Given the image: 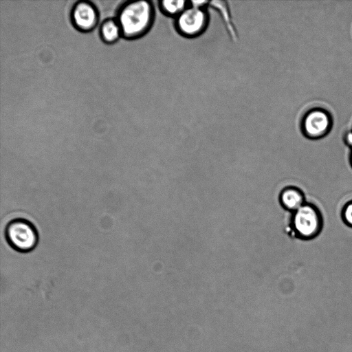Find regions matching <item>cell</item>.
<instances>
[{
  "label": "cell",
  "instance_id": "obj_1",
  "mask_svg": "<svg viewBox=\"0 0 352 352\" xmlns=\"http://www.w3.org/2000/svg\"><path fill=\"white\" fill-rule=\"evenodd\" d=\"M153 18V8L146 1L131 2L124 6L119 16L122 33L133 37L144 33L150 28Z\"/></svg>",
  "mask_w": 352,
  "mask_h": 352
},
{
  "label": "cell",
  "instance_id": "obj_2",
  "mask_svg": "<svg viewBox=\"0 0 352 352\" xmlns=\"http://www.w3.org/2000/svg\"><path fill=\"white\" fill-rule=\"evenodd\" d=\"M289 226L292 232L296 237L310 240L317 236L322 230V217L315 205L305 202L292 212Z\"/></svg>",
  "mask_w": 352,
  "mask_h": 352
},
{
  "label": "cell",
  "instance_id": "obj_3",
  "mask_svg": "<svg viewBox=\"0 0 352 352\" xmlns=\"http://www.w3.org/2000/svg\"><path fill=\"white\" fill-rule=\"evenodd\" d=\"M5 236L12 248L23 253L34 250L38 241V234L34 225L21 218L13 219L7 224Z\"/></svg>",
  "mask_w": 352,
  "mask_h": 352
},
{
  "label": "cell",
  "instance_id": "obj_4",
  "mask_svg": "<svg viewBox=\"0 0 352 352\" xmlns=\"http://www.w3.org/2000/svg\"><path fill=\"white\" fill-rule=\"evenodd\" d=\"M210 16L207 8L189 6L175 21L177 32L186 38H195L203 34L209 25Z\"/></svg>",
  "mask_w": 352,
  "mask_h": 352
},
{
  "label": "cell",
  "instance_id": "obj_5",
  "mask_svg": "<svg viewBox=\"0 0 352 352\" xmlns=\"http://www.w3.org/2000/svg\"><path fill=\"white\" fill-rule=\"evenodd\" d=\"M72 19L76 26L83 30L92 28L97 21L94 8L87 2H80L72 11Z\"/></svg>",
  "mask_w": 352,
  "mask_h": 352
},
{
  "label": "cell",
  "instance_id": "obj_6",
  "mask_svg": "<svg viewBox=\"0 0 352 352\" xmlns=\"http://www.w3.org/2000/svg\"><path fill=\"white\" fill-rule=\"evenodd\" d=\"M330 124L328 115L321 110H315L306 116L304 129L310 137H318L329 128Z\"/></svg>",
  "mask_w": 352,
  "mask_h": 352
},
{
  "label": "cell",
  "instance_id": "obj_7",
  "mask_svg": "<svg viewBox=\"0 0 352 352\" xmlns=\"http://www.w3.org/2000/svg\"><path fill=\"white\" fill-rule=\"evenodd\" d=\"M278 201L283 209L291 212L298 210L306 202L303 192L292 186H286L280 191Z\"/></svg>",
  "mask_w": 352,
  "mask_h": 352
},
{
  "label": "cell",
  "instance_id": "obj_8",
  "mask_svg": "<svg viewBox=\"0 0 352 352\" xmlns=\"http://www.w3.org/2000/svg\"><path fill=\"white\" fill-rule=\"evenodd\" d=\"M161 10L168 16L177 17L189 6L186 0H163L160 1Z\"/></svg>",
  "mask_w": 352,
  "mask_h": 352
},
{
  "label": "cell",
  "instance_id": "obj_9",
  "mask_svg": "<svg viewBox=\"0 0 352 352\" xmlns=\"http://www.w3.org/2000/svg\"><path fill=\"white\" fill-rule=\"evenodd\" d=\"M100 32L105 41L113 42L119 37L122 31L118 23L109 19L102 23Z\"/></svg>",
  "mask_w": 352,
  "mask_h": 352
},
{
  "label": "cell",
  "instance_id": "obj_10",
  "mask_svg": "<svg viewBox=\"0 0 352 352\" xmlns=\"http://www.w3.org/2000/svg\"><path fill=\"white\" fill-rule=\"evenodd\" d=\"M343 222L352 228V200L345 204L341 212Z\"/></svg>",
  "mask_w": 352,
  "mask_h": 352
},
{
  "label": "cell",
  "instance_id": "obj_11",
  "mask_svg": "<svg viewBox=\"0 0 352 352\" xmlns=\"http://www.w3.org/2000/svg\"><path fill=\"white\" fill-rule=\"evenodd\" d=\"M210 2L206 0H193L189 1V6L197 8L204 9L209 5Z\"/></svg>",
  "mask_w": 352,
  "mask_h": 352
},
{
  "label": "cell",
  "instance_id": "obj_12",
  "mask_svg": "<svg viewBox=\"0 0 352 352\" xmlns=\"http://www.w3.org/2000/svg\"><path fill=\"white\" fill-rule=\"evenodd\" d=\"M346 143L349 146H352V133L350 132L346 135Z\"/></svg>",
  "mask_w": 352,
  "mask_h": 352
},
{
  "label": "cell",
  "instance_id": "obj_13",
  "mask_svg": "<svg viewBox=\"0 0 352 352\" xmlns=\"http://www.w3.org/2000/svg\"><path fill=\"white\" fill-rule=\"evenodd\" d=\"M351 164L352 166V153H351Z\"/></svg>",
  "mask_w": 352,
  "mask_h": 352
}]
</instances>
